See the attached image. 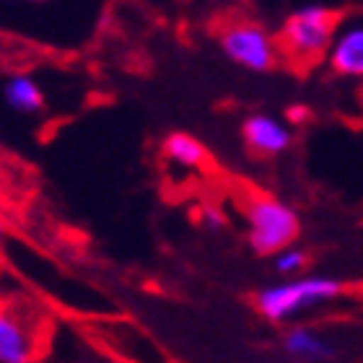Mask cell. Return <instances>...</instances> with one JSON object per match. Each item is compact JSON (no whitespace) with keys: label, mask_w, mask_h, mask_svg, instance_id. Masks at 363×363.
<instances>
[{"label":"cell","mask_w":363,"mask_h":363,"mask_svg":"<svg viewBox=\"0 0 363 363\" xmlns=\"http://www.w3.org/2000/svg\"><path fill=\"white\" fill-rule=\"evenodd\" d=\"M45 319L26 298H0V363H37L47 348Z\"/></svg>","instance_id":"1"},{"label":"cell","mask_w":363,"mask_h":363,"mask_svg":"<svg viewBox=\"0 0 363 363\" xmlns=\"http://www.w3.org/2000/svg\"><path fill=\"white\" fill-rule=\"evenodd\" d=\"M342 294V283L337 278H325V275H309V278L286 280L275 283L259 291L257 309L265 314L270 322H286V319L301 314V311L319 306L337 298Z\"/></svg>","instance_id":"2"},{"label":"cell","mask_w":363,"mask_h":363,"mask_svg":"<svg viewBox=\"0 0 363 363\" xmlns=\"http://www.w3.org/2000/svg\"><path fill=\"white\" fill-rule=\"evenodd\" d=\"M298 236V216L291 205L275 197H252L247 205V239L262 257H275L278 252L294 247Z\"/></svg>","instance_id":"3"},{"label":"cell","mask_w":363,"mask_h":363,"mask_svg":"<svg viewBox=\"0 0 363 363\" xmlns=\"http://www.w3.org/2000/svg\"><path fill=\"white\" fill-rule=\"evenodd\" d=\"M335 13L325 6H303L288 16L280 29V39L288 52L298 60H314L327 55L335 39Z\"/></svg>","instance_id":"4"},{"label":"cell","mask_w":363,"mask_h":363,"mask_svg":"<svg viewBox=\"0 0 363 363\" xmlns=\"http://www.w3.org/2000/svg\"><path fill=\"white\" fill-rule=\"evenodd\" d=\"M220 50L228 60L255 73H265L275 65L278 47L267 29L250 21H236L220 34Z\"/></svg>","instance_id":"5"},{"label":"cell","mask_w":363,"mask_h":363,"mask_svg":"<svg viewBox=\"0 0 363 363\" xmlns=\"http://www.w3.org/2000/svg\"><path fill=\"white\" fill-rule=\"evenodd\" d=\"M327 62L335 73L348 78H363V21L345 23L335 31L327 50Z\"/></svg>","instance_id":"6"},{"label":"cell","mask_w":363,"mask_h":363,"mask_svg":"<svg viewBox=\"0 0 363 363\" xmlns=\"http://www.w3.org/2000/svg\"><path fill=\"white\" fill-rule=\"evenodd\" d=\"M244 143L250 145L252 151L262 153V156H278L291 145V130L288 125L270 117V114H252L242 125Z\"/></svg>","instance_id":"7"},{"label":"cell","mask_w":363,"mask_h":363,"mask_svg":"<svg viewBox=\"0 0 363 363\" xmlns=\"http://www.w3.org/2000/svg\"><path fill=\"white\" fill-rule=\"evenodd\" d=\"M283 348L288 350V356L306 363H327L335 356L333 345L322 335L309 330V327H294V330H288L286 337H283Z\"/></svg>","instance_id":"8"},{"label":"cell","mask_w":363,"mask_h":363,"mask_svg":"<svg viewBox=\"0 0 363 363\" xmlns=\"http://www.w3.org/2000/svg\"><path fill=\"white\" fill-rule=\"evenodd\" d=\"M3 96H6V104L13 112L21 114H34L45 106L42 86L31 76H26V73H16V76L8 78L6 86H3Z\"/></svg>","instance_id":"9"},{"label":"cell","mask_w":363,"mask_h":363,"mask_svg":"<svg viewBox=\"0 0 363 363\" xmlns=\"http://www.w3.org/2000/svg\"><path fill=\"white\" fill-rule=\"evenodd\" d=\"M164 153L172 164L182 169H197L203 167L205 159H208V151L205 145L197 140V138L187 135V133H172V135L164 140Z\"/></svg>","instance_id":"10"},{"label":"cell","mask_w":363,"mask_h":363,"mask_svg":"<svg viewBox=\"0 0 363 363\" xmlns=\"http://www.w3.org/2000/svg\"><path fill=\"white\" fill-rule=\"evenodd\" d=\"M306 252L296 250V247H288V250L278 252L275 257H272V270L278 272L280 278H288V275H296V272H301L306 267Z\"/></svg>","instance_id":"11"},{"label":"cell","mask_w":363,"mask_h":363,"mask_svg":"<svg viewBox=\"0 0 363 363\" xmlns=\"http://www.w3.org/2000/svg\"><path fill=\"white\" fill-rule=\"evenodd\" d=\"M200 223H203L208 231H220V228L226 226V218H223V213L216 211V208H203V213H200Z\"/></svg>","instance_id":"12"},{"label":"cell","mask_w":363,"mask_h":363,"mask_svg":"<svg viewBox=\"0 0 363 363\" xmlns=\"http://www.w3.org/2000/svg\"><path fill=\"white\" fill-rule=\"evenodd\" d=\"M3 242H6V226H3V220H0V250H3Z\"/></svg>","instance_id":"13"},{"label":"cell","mask_w":363,"mask_h":363,"mask_svg":"<svg viewBox=\"0 0 363 363\" xmlns=\"http://www.w3.org/2000/svg\"><path fill=\"white\" fill-rule=\"evenodd\" d=\"M18 3H45V0H18Z\"/></svg>","instance_id":"14"},{"label":"cell","mask_w":363,"mask_h":363,"mask_svg":"<svg viewBox=\"0 0 363 363\" xmlns=\"http://www.w3.org/2000/svg\"><path fill=\"white\" fill-rule=\"evenodd\" d=\"M213 3H218V0H213Z\"/></svg>","instance_id":"15"}]
</instances>
